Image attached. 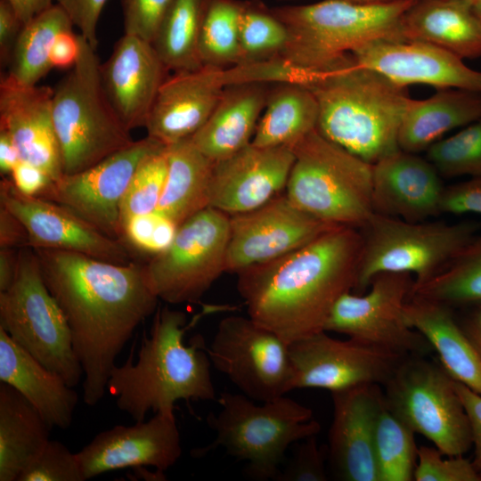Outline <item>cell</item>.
<instances>
[{
  "instance_id": "cell-1",
  "label": "cell",
  "mask_w": 481,
  "mask_h": 481,
  "mask_svg": "<svg viewBox=\"0 0 481 481\" xmlns=\"http://www.w3.org/2000/svg\"><path fill=\"white\" fill-rule=\"evenodd\" d=\"M45 282L69 323L83 370V400L103 397L115 361L137 326L157 310L142 265L83 254L33 249Z\"/></svg>"
},
{
  "instance_id": "cell-2",
  "label": "cell",
  "mask_w": 481,
  "mask_h": 481,
  "mask_svg": "<svg viewBox=\"0 0 481 481\" xmlns=\"http://www.w3.org/2000/svg\"><path fill=\"white\" fill-rule=\"evenodd\" d=\"M362 249L359 229L338 225L291 253L238 273L249 317L288 344L324 330L336 302L355 289Z\"/></svg>"
},
{
  "instance_id": "cell-3",
  "label": "cell",
  "mask_w": 481,
  "mask_h": 481,
  "mask_svg": "<svg viewBox=\"0 0 481 481\" xmlns=\"http://www.w3.org/2000/svg\"><path fill=\"white\" fill-rule=\"evenodd\" d=\"M186 322L183 311L157 308L137 362L134 363L132 350L123 365L112 368L107 390L118 408L135 421L144 420L150 411L174 413L179 400L216 399L204 340L197 335L191 345H184L185 332L192 326Z\"/></svg>"
},
{
  "instance_id": "cell-4",
  "label": "cell",
  "mask_w": 481,
  "mask_h": 481,
  "mask_svg": "<svg viewBox=\"0 0 481 481\" xmlns=\"http://www.w3.org/2000/svg\"><path fill=\"white\" fill-rule=\"evenodd\" d=\"M318 103L317 130L373 165L400 151L398 134L412 98L406 87L360 66L350 53L302 83Z\"/></svg>"
},
{
  "instance_id": "cell-5",
  "label": "cell",
  "mask_w": 481,
  "mask_h": 481,
  "mask_svg": "<svg viewBox=\"0 0 481 481\" xmlns=\"http://www.w3.org/2000/svg\"><path fill=\"white\" fill-rule=\"evenodd\" d=\"M417 0L360 3L323 0L273 7L289 40L280 56L301 83L343 61L356 49L379 40H405L402 21Z\"/></svg>"
},
{
  "instance_id": "cell-6",
  "label": "cell",
  "mask_w": 481,
  "mask_h": 481,
  "mask_svg": "<svg viewBox=\"0 0 481 481\" xmlns=\"http://www.w3.org/2000/svg\"><path fill=\"white\" fill-rule=\"evenodd\" d=\"M217 402L220 411L208 417L216 437L193 455L222 447L247 461V475L256 480H274L289 445L321 430L312 409L285 395L257 404L243 394L224 391Z\"/></svg>"
},
{
  "instance_id": "cell-7",
  "label": "cell",
  "mask_w": 481,
  "mask_h": 481,
  "mask_svg": "<svg viewBox=\"0 0 481 481\" xmlns=\"http://www.w3.org/2000/svg\"><path fill=\"white\" fill-rule=\"evenodd\" d=\"M79 45L76 63L53 95V120L65 175L85 170L134 142L105 94L96 49L80 34Z\"/></svg>"
},
{
  "instance_id": "cell-8",
  "label": "cell",
  "mask_w": 481,
  "mask_h": 481,
  "mask_svg": "<svg viewBox=\"0 0 481 481\" xmlns=\"http://www.w3.org/2000/svg\"><path fill=\"white\" fill-rule=\"evenodd\" d=\"M285 192L305 212L326 223L361 229L374 214L372 165L314 129L292 148Z\"/></svg>"
},
{
  "instance_id": "cell-9",
  "label": "cell",
  "mask_w": 481,
  "mask_h": 481,
  "mask_svg": "<svg viewBox=\"0 0 481 481\" xmlns=\"http://www.w3.org/2000/svg\"><path fill=\"white\" fill-rule=\"evenodd\" d=\"M481 222H409L373 214L359 229L363 249L353 290L363 294L383 273H406L414 283L443 270L477 235Z\"/></svg>"
},
{
  "instance_id": "cell-10",
  "label": "cell",
  "mask_w": 481,
  "mask_h": 481,
  "mask_svg": "<svg viewBox=\"0 0 481 481\" xmlns=\"http://www.w3.org/2000/svg\"><path fill=\"white\" fill-rule=\"evenodd\" d=\"M0 328L69 387L79 383L83 370L73 348L69 323L45 282L35 250L29 247L20 249L14 281L0 292Z\"/></svg>"
},
{
  "instance_id": "cell-11",
  "label": "cell",
  "mask_w": 481,
  "mask_h": 481,
  "mask_svg": "<svg viewBox=\"0 0 481 481\" xmlns=\"http://www.w3.org/2000/svg\"><path fill=\"white\" fill-rule=\"evenodd\" d=\"M428 356L408 355L401 362L383 386L384 403L444 456H462L472 447L468 414L454 379Z\"/></svg>"
},
{
  "instance_id": "cell-12",
  "label": "cell",
  "mask_w": 481,
  "mask_h": 481,
  "mask_svg": "<svg viewBox=\"0 0 481 481\" xmlns=\"http://www.w3.org/2000/svg\"><path fill=\"white\" fill-rule=\"evenodd\" d=\"M229 235L230 216L210 207L180 224L171 245L143 265L159 299L198 302L225 272Z\"/></svg>"
},
{
  "instance_id": "cell-13",
  "label": "cell",
  "mask_w": 481,
  "mask_h": 481,
  "mask_svg": "<svg viewBox=\"0 0 481 481\" xmlns=\"http://www.w3.org/2000/svg\"><path fill=\"white\" fill-rule=\"evenodd\" d=\"M414 277L406 273L376 275L365 292L345 293L334 305L324 330L347 335L403 355H429V342L411 328L404 306L411 297Z\"/></svg>"
},
{
  "instance_id": "cell-14",
  "label": "cell",
  "mask_w": 481,
  "mask_h": 481,
  "mask_svg": "<svg viewBox=\"0 0 481 481\" xmlns=\"http://www.w3.org/2000/svg\"><path fill=\"white\" fill-rule=\"evenodd\" d=\"M206 350L214 367L254 401L291 391L289 344L249 316L224 318Z\"/></svg>"
},
{
  "instance_id": "cell-15",
  "label": "cell",
  "mask_w": 481,
  "mask_h": 481,
  "mask_svg": "<svg viewBox=\"0 0 481 481\" xmlns=\"http://www.w3.org/2000/svg\"><path fill=\"white\" fill-rule=\"evenodd\" d=\"M290 390L330 392L364 384L384 386L406 357L354 338L340 340L322 330L289 344Z\"/></svg>"
},
{
  "instance_id": "cell-16",
  "label": "cell",
  "mask_w": 481,
  "mask_h": 481,
  "mask_svg": "<svg viewBox=\"0 0 481 481\" xmlns=\"http://www.w3.org/2000/svg\"><path fill=\"white\" fill-rule=\"evenodd\" d=\"M165 144L146 136L75 174H63L41 194L66 207L105 234L121 240L120 205L141 163Z\"/></svg>"
},
{
  "instance_id": "cell-17",
  "label": "cell",
  "mask_w": 481,
  "mask_h": 481,
  "mask_svg": "<svg viewBox=\"0 0 481 481\" xmlns=\"http://www.w3.org/2000/svg\"><path fill=\"white\" fill-rule=\"evenodd\" d=\"M335 226L280 193L259 208L230 216L225 272L238 273L283 257Z\"/></svg>"
},
{
  "instance_id": "cell-18",
  "label": "cell",
  "mask_w": 481,
  "mask_h": 481,
  "mask_svg": "<svg viewBox=\"0 0 481 481\" xmlns=\"http://www.w3.org/2000/svg\"><path fill=\"white\" fill-rule=\"evenodd\" d=\"M0 204L22 223L31 249L75 252L117 264L132 262L122 240L64 206L20 192L5 176L0 183Z\"/></svg>"
},
{
  "instance_id": "cell-19",
  "label": "cell",
  "mask_w": 481,
  "mask_h": 481,
  "mask_svg": "<svg viewBox=\"0 0 481 481\" xmlns=\"http://www.w3.org/2000/svg\"><path fill=\"white\" fill-rule=\"evenodd\" d=\"M76 454L85 480L128 467H154L163 475L182 454L175 414L156 412L147 421L115 426L97 434Z\"/></svg>"
},
{
  "instance_id": "cell-20",
  "label": "cell",
  "mask_w": 481,
  "mask_h": 481,
  "mask_svg": "<svg viewBox=\"0 0 481 481\" xmlns=\"http://www.w3.org/2000/svg\"><path fill=\"white\" fill-rule=\"evenodd\" d=\"M293 163L290 147L252 143L214 161L208 207L229 216L261 207L286 189Z\"/></svg>"
},
{
  "instance_id": "cell-21",
  "label": "cell",
  "mask_w": 481,
  "mask_h": 481,
  "mask_svg": "<svg viewBox=\"0 0 481 481\" xmlns=\"http://www.w3.org/2000/svg\"><path fill=\"white\" fill-rule=\"evenodd\" d=\"M360 66L373 69L398 86L423 84L437 89L481 93V71L435 45L418 40H379L352 53Z\"/></svg>"
},
{
  "instance_id": "cell-22",
  "label": "cell",
  "mask_w": 481,
  "mask_h": 481,
  "mask_svg": "<svg viewBox=\"0 0 481 481\" xmlns=\"http://www.w3.org/2000/svg\"><path fill=\"white\" fill-rule=\"evenodd\" d=\"M330 393L329 452L337 477L345 481H379L374 433L383 390L378 384H364Z\"/></svg>"
},
{
  "instance_id": "cell-23",
  "label": "cell",
  "mask_w": 481,
  "mask_h": 481,
  "mask_svg": "<svg viewBox=\"0 0 481 481\" xmlns=\"http://www.w3.org/2000/svg\"><path fill=\"white\" fill-rule=\"evenodd\" d=\"M53 88L25 86L7 75L0 81V130L14 143L20 161L45 171L53 179L63 175L53 120Z\"/></svg>"
},
{
  "instance_id": "cell-24",
  "label": "cell",
  "mask_w": 481,
  "mask_h": 481,
  "mask_svg": "<svg viewBox=\"0 0 481 481\" xmlns=\"http://www.w3.org/2000/svg\"><path fill=\"white\" fill-rule=\"evenodd\" d=\"M100 70L105 94L123 125L129 131L144 127L169 71L152 44L124 34Z\"/></svg>"
},
{
  "instance_id": "cell-25",
  "label": "cell",
  "mask_w": 481,
  "mask_h": 481,
  "mask_svg": "<svg viewBox=\"0 0 481 481\" xmlns=\"http://www.w3.org/2000/svg\"><path fill=\"white\" fill-rule=\"evenodd\" d=\"M222 68L174 72L159 89L145 129L165 145L191 138L206 123L224 86Z\"/></svg>"
},
{
  "instance_id": "cell-26",
  "label": "cell",
  "mask_w": 481,
  "mask_h": 481,
  "mask_svg": "<svg viewBox=\"0 0 481 481\" xmlns=\"http://www.w3.org/2000/svg\"><path fill=\"white\" fill-rule=\"evenodd\" d=\"M444 187L434 165L418 153L400 150L372 165L375 214L426 221L441 214Z\"/></svg>"
},
{
  "instance_id": "cell-27",
  "label": "cell",
  "mask_w": 481,
  "mask_h": 481,
  "mask_svg": "<svg viewBox=\"0 0 481 481\" xmlns=\"http://www.w3.org/2000/svg\"><path fill=\"white\" fill-rule=\"evenodd\" d=\"M404 317L429 342L447 373L481 395V356L461 328L455 309L412 296L404 306Z\"/></svg>"
},
{
  "instance_id": "cell-28",
  "label": "cell",
  "mask_w": 481,
  "mask_h": 481,
  "mask_svg": "<svg viewBox=\"0 0 481 481\" xmlns=\"http://www.w3.org/2000/svg\"><path fill=\"white\" fill-rule=\"evenodd\" d=\"M269 89V84L255 82L225 86L206 123L191 137L195 146L217 161L249 144Z\"/></svg>"
},
{
  "instance_id": "cell-29",
  "label": "cell",
  "mask_w": 481,
  "mask_h": 481,
  "mask_svg": "<svg viewBox=\"0 0 481 481\" xmlns=\"http://www.w3.org/2000/svg\"><path fill=\"white\" fill-rule=\"evenodd\" d=\"M0 381L23 395L53 428H68L78 395L57 373L20 346L0 328Z\"/></svg>"
},
{
  "instance_id": "cell-30",
  "label": "cell",
  "mask_w": 481,
  "mask_h": 481,
  "mask_svg": "<svg viewBox=\"0 0 481 481\" xmlns=\"http://www.w3.org/2000/svg\"><path fill=\"white\" fill-rule=\"evenodd\" d=\"M405 40L427 42L461 59L481 57V21L462 0H417L402 21Z\"/></svg>"
},
{
  "instance_id": "cell-31",
  "label": "cell",
  "mask_w": 481,
  "mask_h": 481,
  "mask_svg": "<svg viewBox=\"0 0 481 481\" xmlns=\"http://www.w3.org/2000/svg\"><path fill=\"white\" fill-rule=\"evenodd\" d=\"M481 117V93L437 89L424 100L412 99L401 122L398 143L402 151H427L447 132L466 126Z\"/></svg>"
},
{
  "instance_id": "cell-32",
  "label": "cell",
  "mask_w": 481,
  "mask_h": 481,
  "mask_svg": "<svg viewBox=\"0 0 481 481\" xmlns=\"http://www.w3.org/2000/svg\"><path fill=\"white\" fill-rule=\"evenodd\" d=\"M51 428L23 395L0 383V481H18L49 442Z\"/></svg>"
},
{
  "instance_id": "cell-33",
  "label": "cell",
  "mask_w": 481,
  "mask_h": 481,
  "mask_svg": "<svg viewBox=\"0 0 481 481\" xmlns=\"http://www.w3.org/2000/svg\"><path fill=\"white\" fill-rule=\"evenodd\" d=\"M168 168L156 213L178 226L208 208L214 161L191 138L167 145Z\"/></svg>"
},
{
  "instance_id": "cell-34",
  "label": "cell",
  "mask_w": 481,
  "mask_h": 481,
  "mask_svg": "<svg viewBox=\"0 0 481 481\" xmlns=\"http://www.w3.org/2000/svg\"><path fill=\"white\" fill-rule=\"evenodd\" d=\"M318 116V103L306 86L292 82L273 84L251 143L292 148L317 128Z\"/></svg>"
},
{
  "instance_id": "cell-35",
  "label": "cell",
  "mask_w": 481,
  "mask_h": 481,
  "mask_svg": "<svg viewBox=\"0 0 481 481\" xmlns=\"http://www.w3.org/2000/svg\"><path fill=\"white\" fill-rule=\"evenodd\" d=\"M212 0H171L167 14L152 43L168 70H192L202 65L199 42Z\"/></svg>"
},
{
  "instance_id": "cell-36",
  "label": "cell",
  "mask_w": 481,
  "mask_h": 481,
  "mask_svg": "<svg viewBox=\"0 0 481 481\" xmlns=\"http://www.w3.org/2000/svg\"><path fill=\"white\" fill-rule=\"evenodd\" d=\"M73 23L54 4L26 23L14 46L7 76L25 86H36L53 68L49 55L56 37L72 30Z\"/></svg>"
},
{
  "instance_id": "cell-37",
  "label": "cell",
  "mask_w": 481,
  "mask_h": 481,
  "mask_svg": "<svg viewBox=\"0 0 481 481\" xmlns=\"http://www.w3.org/2000/svg\"><path fill=\"white\" fill-rule=\"evenodd\" d=\"M416 296L454 309L481 304V234H477L443 270L420 283Z\"/></svg>"
},
{
  "instance_id": "cell-38",
  "label": "cell",
  "mask_w": 481,
  "mask_h": 481,
  "mask_svg": "<svg viewBox=\"0 0 481 481\" xmlns=\"http://www.w3.org/2000/svg\"><path fill=\"white\" fill-rule=\"evenodd\" d=\"M414 431L388 410L383 402L374 433L379 481H412L418 460Z\"/></svg>"
},
{
  "instance_id": "cell-39",
  "label": "cell",
  "mask_w": 481,
  "mask_h": 481,
  "mask_svg": "<svg viewBox=\"0 0 481 481\" xmlns=\"http://www.w3.org/2000/svg\"><path fill=\"white\" fill-rule=\"evenodd\" d=\"M244 1L212 0L199 42L202 65L226 69L240 59V20Z\"/></svg>"
},
{
  "instance_id": "cell-40",
  "label": "cell",
  "mask_w": 481,
  "mask_h": 481,
  "mask_svg": "<svg viewBox=\"0 0 481 481\" xmlns=\"http://www.w3.org/2000/svg\"><path fill=\"white\" fill-rule=\"evenodd\" d=\"M288 40V30L272 8L260 0H244L240 20V59L238 64L279 57Z\"/></svg>"
},
{
  "instance_id": "cell-41",
  "label": "cell",
  "mask_w": 481,
  "mask_h": 481,
  "mask_svg": "<svg viewBox=\"0 0 481 481\" xmlns=\"http://www.w3.org/2000/svg\"><path fill=\"white\" fill-rule=\"evenodd\" d=\"M426 151L442 177H481V117Z\"/></svg>"
},
{
  "instance_id": "cell-42",
  "label": "cell",
  "mask_w": 481,
  "mask_h": 481,
  "mask_svg": "<svg viewBox=\"0 0 481 481\" xmlns=\"http://www.w3.org/2000/svg\"><path fill=\"white\" fill-rule=\"evenodd\" d=\"M167 168V146L150 155L141 163L121 201V226L133 216L156 211L166 183Z\"/></svg>"
},
{
  "instance_id": "cell-43",
  "label": "cell",
  "mask_w": 481,
  "mask_h": 481,
  "mask_svg": "<svg viewBox=\"0 0 481 481\" xmlns=\"http://www.w3.org/2000/svg\"><path fill=\"white\" fill-rule=\"evenodd\" d=\"M178 225L156 212L127 218L121 226V240L144 253L158 255L173 242Z\"/></svg>"
},
{
  "instance_id": "cell-44",
  "label": "cell",
  "mask_w": 481,
  "mask_h": 481,
  "mask_svg": "<svg viewBox=\"0 0 481 481\" xmlns=\"http://www.w3.org/2000/svg\"><path fill=\"white\" fill-rule=\"evenodd\" d=\"M84 480L77 454L56 440H49L41 453L18 478V481Z\"/></svg>"
},
{
  "instance_id": "cell-45",
  "label": "cell",
  "mask_w": 481,
  "mask_h": 481,
  "mask_svg": "<svg viewBox=\"0 0 481 481\" xmlns=\"http://www.w3.org/2000/svg\"><path fill=\"white\" fill-rule=\"evenodd\" d=\"M415 481H480L471 460L444 455L436 448L420 446L414 471Z\"/></svg>"
},
{
  "instance_id": "cell-46",
  "label": "cell",
  "mask_w": 481,
  "mask_h": 481,
  "mask_svg": "<svg viewBox=\"0 0 481 481\" xmlns=\"http://www.w3.org/2000/svg\"><path fill=\"white\" fill-rule=\"evenodd\" d=\"M171 0H121L124 34L152 44Z\"/></svg>"
},
{
  "instance_id": "cell-47",
  "label": "cell",
  "mask_w": 481,
  "mask_h": 481,
  "mask_svg": "<svg viewBox=\"0 0 481 481\" xmlns=\"http://www.w3.org/2000/svg\"><path fill=\"white\" fill-rule=\"evenodd\" d=\"M328 480L324 455L320 449L316 435L300 441L292 458L274 481H326Z\"/></svg>"
},
{
  "instance_id": "cell-48",
  "label": "cell",
  "mask_w": 481,
  "mask_h": 481,
  "mask_svg": "<svg viewBox=\"0 0 481 481\" xmlns=\"http://www.w3.org/2000/svg\"><path fill=\"white\" fill-rule=\"evenodd\" d=\"M69 17L79 34L97 50V26L107 0H54Z\"/></svg>"
},
{
  "instance_id": "cell-49",
  "label": "cell",
  "mask_w": 481,
  "mask_h": 481,
  "mask_svg": "<svg viewBox=\"0 0 481 481\" xmlns=\"http://www.w3.org/2000/svg\"><path fill=\"white\" fill-rule=\"evenodd\" d=\"M441 214L476 213L481 215V177L445 186L443 192Z\"/></svg>"
},
{
  "instance_id": "cell-50",
  "label": "cell",
  "mask_w": 481,
  "mask_h": 481,
  "mask_svg": "<svg viewBox=\"0 0 481 481\" xmlns=\"http://www.w3.org/2000/svg\"><path fill=\"white\" fill-rule=\"evenodd\" d=\"M454 387L469 420L474 448L471 462L481 481V395L456 380Z\"/></svg>"
},
{
  "instance_id": "cell-51",
  "label": "cell",
  "mask_w": 481,
  "mask_h": 481,
  "mask_svg": "<svg viewBox=\"0 0 481 481\" xmlns=\"http://www.w3.org/2000/svg\"><path fill=\"white\" fill-rule=\"evenodd\" d=\"M16 11L8 0H0V62L6 67L24 27Z\"/></svg>"
},
{
  "instance_id": "cell-52",
  "label": "cell",
  "mask_w": 481,
  "mask_h": 481,
  "mask_svg": "<svg viewBox=\"0 0 481 481\" xmlns=\"http://www.w3.org/2000/svg\"><path fill=\"white\" fill-rule=\"evenodd\" d=\"M10 175L15 188L29 196L41 195L53 183L45 171L23 161H20Z\"/></svg>"
},
{
  "instance_id": "cell-53",
  "label": "cell",
  "mask_w": 481,
  "mask_h": 481,
  "mask_svg": "<svg viewBox=\"0 0 481 481\" xmlns=\"http://www.w3.org/2000/svg\"><path fill=\"white\" fill-rule=\"evenodd\" d=\"M79 34L73 30L60 33L52 45L49 59L53 68L70 69L79 54Z\"/></svg>"
},
{
  "instance_id": "cell-54",
  "label": "cell",
  "mask_w": 481,
  "mask_h": 481,
  "mask_svg": "<svg viewBox=\"0 0 481 481\" xmlns=\"http://www.w3.org/2000/svg\"><path fill=\"white\" fill-rule=\"evenodd\" d=\"M15 247H29L28 232L12 213L0 206V248Z\"/></svg>"
},
{
  "instance_id": "cell-55",
  "label": "cell",
  "mask_w": 481,
  "mask_h": 481,
  "mask_svg": "<svg viewBox=\"0 0 481 481\" xmlns=\"http://www.w3.org/2000/svg\"><path fill=\"white\" fill-rule=\"evenodd\" d=\"M459 322L470 342L481 356V304L463 308Z\"/></svg>"
},
{
  "instance_id": "cell-56",
  "label": "cell",
  "mask_w": 481,
  "mask_h": 481,
  "mask_svg": "<svg viewBox=\"0 0 481 481\" xmlns=\"http://www.w3.org/2000/svg\"><path fill=\"white\" fill-rule=\"evenodd\" d=\"M18 265V254L13 249L0 248V292L4 291L12 284Z\"/></svg>"
},
{
  "instance_id": "cell-57",
  "label": "cell",
  "mask_w": 481,
  "mask_h": 481,
  "mask_svg": "<svg viewBox=\"0 0 481 481\" xmlns=\"http://www.w3.org/2000/svg\"><path fill=\"white\" fill-rule=\"evenodd\" d=\"M20 161L19 151L4 132L0 130V173L2 175H10L14 167Z\"/></svg>"
},
{
  "instance_id": "cell-58",
  "label": "cell",
  "mask_w": 481,
  "mask_h": 481,
  "mask_svg": "<svg viewBox=\"0 0 481 481\" xmlns=\"http://www.w3.org/2000/svg\"><path fill=\"white\" fill-rule=\"evenodd\" d=\"M24 24L53 6V0H8Z\"/></svg>"
},
{
  "instance_id": "cell-59",
  "label": "cell",
  "mask_w": 481,
  "mask_h": 481,
  "mask_svg": "<svg viewBox=\"0 0 481 481\" xmlns=\"http://www.w3.org/2000/svg\"><path fill=\"white\" fill-rule=\"evenodd\" d=\"M281 1H295V0H281ZM354 2H360V3H386L395 0H350Z\"/></svg>"
},
{
  "instance_id": "cell-60",
  "label": "cell",
  "mask_w": 481,
  "mask_h": 481,
  "mask_svg": "<svg viewBox=\"0 0 481 481\" xmlns=\"http://www.w3.org/2000/svg\"><path fill=\"white\" fill-rule=\"evenodd\" d=\"M472 6H473L475 13L477 14V16L481 21V1L473 4Z\"/></svg>"
},
{
  "instance_id": "cell-61",
  "label": "cell",
  "mask_w": 481,
  "mask_h": 481,
  "mask_svg": "<svg viewBox=\"0 0 481 481\" xmlns=\"http://www.w3.org/2000/svg\"><path fill=\"white\" fill-rule=\"evenodd\" d=\"M462 1H465V2H467L469 4H470L471 5H473V4L480 2L481 0H462Z\"/></svg>"
}]
</instances>
